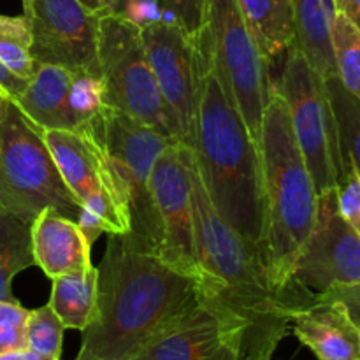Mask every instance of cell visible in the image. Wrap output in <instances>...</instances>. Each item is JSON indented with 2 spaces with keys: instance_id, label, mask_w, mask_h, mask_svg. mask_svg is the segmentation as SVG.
I'll return each mask as SVG.
<instances>
[{
  "instance_id": "obj_1",
  "label": "cell",
  "mask_w": 360,
  "mask_h": 360,
  "mask_svg": "<svg viewBox=\"0 0 360 360\" xmlns=\"http://www.w3.org/2000/svg\"><path fill=\"white\" fill-rule=\"evenodd\" d=\"M97 271V306L81 347L98 360H130L200 302L195 278L127 234L108 236Z\"/></svg>"
},
{
  "instance_id": "obj_2",
  "label": "cell",
  "mask_w": 360,
  "mask_h": 360,
  "mask_svg": "<svg viewBox=\"0 0 360 360\" xmlns=\"http://www.w3.org/2000/svg\"><path fill=\"white\" fill-rule=\"evenodd\" d=\"M193 42L199 65V91L188 148L214 210L262 252L264 178L260 150L221 83L204 27H200Z\"/></svg>"
},
{
  "instance_id": "obj_3",
  "label": "cell",
  "mask_w": 360,
  "mask_h": 360,
  "mask_svg": "<svg viewBox=\"0 0 360 360\" xmlns=\"http://www.w3.org/2000/svg\"><path fill=\"white\" fill-rule=\"evenodd\" d=\"M190 172L200 301L250 327L290 329L292 313L309 304L315 294L302 285L280 290L271 280L259 246L243 238L214 210L193 153Z\"/></svg>"
},
{
  "instance_id": "obj_4",
  "label": "cell",
  "mask_w": 360,
  "mask_h": 360,
  "mask_svg": "<svg viewBox=\"0 0 360 360\" xmlns=\"http://www.w3.org/2000/svg\"><path fill=\"white\" fill-rule=\"evenodd\" d=\"M264 178L262 253L280 290L295 287L292 269L315 225L319 192L292 129L287 102L271 88L260 143Z\"/></svg>"
},
{
  "instance_id": "obj_5",
  "label": "cell",
  "mask_w": 360,
  "mask_h": 360,
  "mask_svg": "<svg viewBox=\"0 0 360 360\" xmlns=\"http://www.w3.org/2000/svg\"><path fill=\"white\" fill-rule=\"evenodd\" d=\"M0 204L28 224L46 207L74 221L83 211L39 129L14 102L0 122Z\"/></svg>"
},
{
  "instance_id": "obj_6",
  "label": "cell",
  "mask_w": 360,
  "mask_h": 360,
  "mask_svg": "<svg viewBox=\"0 0 360 360\" xmlns=\"http://www.w3.org/2000/svg\"><path fill=\"white\" fill-rule=\"evenodd\" d=\"M97 62L109 108L183 143L178 122L162 97L146 58L139 25L118 14H101Z\"/></svg>"
},
{
  "instance_id": "obj_7",
  "label": "cell",
  "mask_w": 360,
  "mask_h": 360,
  "mask_svg": "<svg viewBox=\"0 0 360 360\" xmlns=\"http://www.w3.org/2000/svg\"><path fill=\"white\" fill-rule=\"evenodd\" d=\"M104 118V115H102ZM83 130L39 129L63 181L105 234H129L130 199L102 141L104 123Z\"/></svg>"
},
{
  "instance_id": "obj_8",
  "label": "cell",
  "mask_w": 360,
  "mask_h": 360,
  "mask_svg": "<svg viewBox=\"0 0 360 360\" xmlns=\"http://www.w3.org/2000/svg\"><path fill=\"white\" fill-rule=\"evenodd\" d=\"M202 27L210 39L221 83L260 150L264 112L273 88L271 63L264 56L236 0H204Z\"/></svg>"
},
{
  "instance_id": "obj_9",
  "label": "cell",
  "mask_w": 360,
  "mask_h": 360,
  "mask_svg": "<svg viewBox=\"0 0 360 360\" xmlns=\"http://www.w3.org/2000/svg\"><path fill=\"white\" fill-rule=\"evenodd\" d=\"M276 88L287 102L295 141L316 192L320 195L334 190L343 162L336 118L327 95L326 81L313 70L294 44L285 53L283 74L280 86Z\"/></svg>"
},
{
  "instance_id": "obj_10",
  "label": "cell",
  "mask_w": 360,
  "mask_h": 360,
  "mask_svg": "<svg viewBox=\"0 0 360 360\" xmlns=\"http://www.w3.org/2000/svg\"><path fill=\"white\" fill-rule=\"evenodd\" d=\"M102 141L129 190L132 241L144 248L160 250V225L150 192V176L162 151L178 141L137 122L115 108H105Z\"/></svg>"
},
{
  "instance_id": "obj_11",
  "label": "cell",
  "mask_w": 360,
  "mask_h": 360,
  "mask_svg": "<svg viewBox=\"0 0 360 360\" xmlns=\"http://www.w3.org/2000/svg\"><path fill=\"white\" fill-rule=\"evenodd\" d=\"M37 65L98 70V18L81 0H21Z\"/></svg>"
},
{
  "instance_id": "obj_12",
  "label": "cell",
  "mask_w": 360,
  "mask_h": 360,
  "mask_svg": "<svg viewBox=\"0 0 360 360\" xmlns=\"http://www.w3.org/2000/svg\"><path fill=\"white\" fill-rule=\"evenodd\" d=\"M190 162L192 150L186 144L174 143L165 148L151 171L150 192L160 225L158 255L197 280Z\"/></svg>"
},
{
  "instance_id": "obj_13",
  "label": "cell",
  "mask_w": 360,
  "mask_h": 360,
  "mask_svg": "<svg viewBox=\"0 0 360 360\" xmlns=\"http://www.w3.org/2000/svg\"><path fill=\"white\" fill-rule=\"evenodd\" d=\"M292 281L313 294L360 281V238L341 217L336 188L319 195L315 225L295 260Z\"/></svg>"
},
{
  "instance_id": "obj_14",
  "label": "cell",
  "mask_w": 360,
  "mask_h": 360,
  "mask_svg": "<svg viewBox=\"0 0 360 360\" xmlns=\"http://www.w3.org/2000/svg\"><path fill=\"white\" fill-rule=\"evenodd\" d=\"M139 28L146 58L162 97L178 122L183 144L188 146L199 91L195 42L171 18H160Z\"/></svg>"
},
{
  "instance_id": "obj_15",
  "label": "cell",
  "mask_w": 360,
  "mask_h": 360,
  "mask_svg": "<svg viewBox=\"0 0 360 360\" xmlns=\"http://www.w3.org/2000/svg\"><path fill=\"white\" fill-rule=\"evenodd\" d=\"M246 326L200 301L130 360H239Z\"/></svg>"
},
{
  "instance_id": "obj_16",
  "label": "cell",
  "mask_w": 360,
  "mask_h": 360,
  "mask_svg": "<svg viewBox=\"0 0 360 360\" xmlns=\"http://www.w3.org/2000/svg\"><path fill=\"white\" fill-rule=\"evenodd\" d=\"M290 329L316 360H360V326L340 301L315 294L292 313Z\"/></svg>"
},
{
  "instance_id": "obj_17",
  "label": "cell",
  "mask_w": 360,
  "mask_h": 360,
  "mask_svg": "<svg viewBox=\"0 0 360 360\" xmlns=\"http://www.w3.org/2000/svg\"><path fill=\"white\" fill-rule=\"evenodd\" d=\"M32 250L35 266L49 280L90 269L91 245L84 238L79 224L46 207L32 221Z\"/></svg>"
},
{
  "instance_id": "obj_18",
  "label": "cell",
  "mask_w": 360,
  "mask_h": 360,
  "mask_svg": "<svg viewBox=\"0 0 360 360\" xmlns=\"http://www.w3.org/2000/svg\"><path fill=\"white\" fill-rule=\"evenodd\" d=\"M74 69L62 65H37L27 88L14 104L37 129L74 130L70 88Z\"/></svg>"
},
{
  "instance_id": "obj_19",
  "label": "cell",
  "mask_w": 360,
  "mask_h": 360,
  "mask_svg": "<svg viewBox=\"0 0 360 360\" xmlns=\"http://www.w3.org/2000/svg\"><path fill=\"white\" fill-rule=\"evenodd\" d=\"M294 6V42L309 65L322 79L338 76L334 62L333 0H292Z\"/></svg>"
},
{
  "instance_id": "obj_20",
  "label": "cell",
  "mask_w": 360,
  "mask_h": 360,
  "mask_svg": "<svg viewBox=\"0 0 360 360\" xmlns=\"http://www.w3.org/2000/svg\"><path fill=\"white\" fill-rule=\"evenodd\" d=\"M269 63L287 53L294 42L292 0H236Z\"/></svg>"
},
{
  "instance_id": "obj_21",
  "label": "cell",
  "mask_w": 360,
  "mask_h": 360,
  "mask_svg": "<svg viewBox=\"0 0 360 360\" xmlns=\"http://www.w3.org/2000/svg\"><path fill=\"white\" fill-rule=\"evenodd\" d=\"M97 267L63 274L51 280L49 302L65 329L83 333L94 320L97 306Z\"/></svg>"
},
{
  "instance_id": "obj_22",
  "label": "cell",
  "mask_w": 360,
  "mask_h": 360,
  "mask_svg": "<svg viewBox=\"0 0 360 360\" xmlns=\"http://www.w3.org/2000/svg\"><path fill=\"white\" fill-rule=\"evenodd\" d=\"M35 266L32 224L21 220L0 204V301H14L13 280Z\"/></svg>"
},
{
  "instance_id": "obj_23",
  "label": "cell",
  "mask_w": 360,
  "mask_h": 360,
  "mask_svg": "<svg viewBox=\"0 0 360 360\" xmlns=\"http://www.w3.org/2000/svg\"><path fill=\"white\" fill-rule=\"evenodd\" d=\"M323 81L336 118L341 155L350 160L360 176V102L343 86L338 76Z\"/></svg>"
},
{
  "instance_id": "obj_24",
  "label": "cell",
  "mask_w": 360,
  "mask_h": 360,
  "mask_svg": "<svg viewBox=\"0 0 360 360\" xmlns=\"http://www.w3.org/2000/svg\"><path fill=\"white\" fill-rule=\"evenodd\" d=\"M330 39H333L338 77L360 102V30L336 11L333 18Z\"/></svg>"
},
{
  "instance_id": "obj_25",
  "label": "cell",
  "mask_w": 360,
  "mask_h": 360,
  "mask_svg": "<svg viewBox=\"0 0 360 360\" xmlns=\"http://www.w3.org/2000/svg\"><path fill=\"white\" fill-rule=\"evenodd\" d=\"M32 35L23 16L0 14V62L16 76L30 81L37 63L30 55Z\"/></svg>"
},
{
  "instance_id": "obj_26",
  "label": "cell",
  "mask_w": 360,
  "mask_h": 360,
  "mask_svg": "<svg viewBox=\"0 0 360 360\" xmlns=\"http://www.w3.org/2000/svg\"><path fill=\"white\" fill-rule=\"evenodd\" d=\"M62 320L49 304L32 309L27 322V348L41 355L60 359L63 345Z\"/></svg>"
},
{
  "instance_id": "obj_27",
  "label": "cell",
  "mask_w": 360,
  "mask_h": 360,
  "mask_svg": "<svg viewBox=\"0 0 360 360\" xmlns=\"http://www.w3.org/2000/svg\"><path fill=\"white\" fill-rule=\"evenodd\" d=\"M336 197L341 217L360 238V176L345 157L336 179Z\"/></svg>"
},
{
  "instance_id": "obj_28",
  "label": "cell",
  "mask_w": 360,
  "mask_h": 360,
  "mask_svg": "<svg viewBox=\"0 0 360 360\" xmlns=\"http://www.w3.org/2000/svg\"><path fill=\"white\" fill-rule=\"evenodd\" d=\"M28 315L16 299L0 301V355L27 348Z\"/></svg>"
},
{
  "instance_id": "obj_29",
  "label": "cell",
  "mask_w": 360,
  "mask_h": 360,
  "mask_svg": "<svg viewBox=\"0 0 360 360\" xmlns=\"http://www.w3.org/2000/svg\"><path fill=\"white\" fill-rule=\"evenodd\" d=\"M162 13L174 20L190 37L199 34L204 21V0H158Z\"/></svg>"
},
{
  "instance_id": "obj_30",
  "label": "cell",
  "mask_w": 360,
  "mask_h": 360,
  "mask_svg": "<svg viewBox=\"0 0 360 360\" xmlns=\"http://www.w3.org/2000/svg\"><path fill=\"white\" fill-rule=\"evenodd\" d=\"M319 295L340 301L348 309L352 319L360 326V281L352 285H334L326 292H320Z\"/></svg>"
},
{
  "instance_id": "obj_31",
  "label": "cell",
  "mask_w": 360,
  "mask_h": 360,
  "mask_svg": "<svg viewBox=\"0 0 360 360\" xmlns=\"http://www.w3.org/2000/svg\"><path fill=\"white\" fill-rule=\"evenodd\" d=\"M27 84H28L27 79L16 76L14 72H11V70L0 62V88L9 95L11 101L16 102L18 98L21 97V94L25 91V88H27Z\"/></svg>"
},
{
  "instance_id": "obj_32",
  "label": "cell",
  "mask_w": 360,
  "mask_h": 360,
  "mask_svg": "<svg viewBox=\"0 0 360 360\" xmlns=\"http://www.w3.org/2000/svg\"><path fill=\"white\" fill-rule=\"evenodd\" d=\"M334 11L343 14L352 25L360 30V0H333Z\"/></svg>"
},
{
  "instance_id": "obj_33",
  "label": "cell",
  "mask_w": 360,
  "mask_h": 360,
  "mask_svg": "<svg viewBox=\"0 0 360 360\" xmlns=\"http://www.w3.org/2000/svg\"><path fill=\"white\" fill-rule=\"evenodd\" d=\"M0 360H60V359L48 357V355H41L37 354V352L23 348V350H14V352H9V354L0 355Z\"/></svg>"
},
{
  "instance_id": "obj_34",
  "label": "cell",
  "mask_w": 360,
  "mask_h": 360,
  "mask_svg": "<svg viewBox=\"0 0 360 360\" xmlns=\"http://www.w3.org/2000/svg\"><path fill=\"white\" fill-rule=\"evenodd\" d=\"M137 2H144V0H108L109 4V13L118 14V16H127L130 7Z\"/></svg>"
},
{
  "instance_id": "obj_35",
  "label": "cell",
  "mask_w": 360,
  "mask_h": 360,
  "mask_svg": "<svg viewBox=\"0 0 360 360\" xmlns=\"http://www.w3.org/2000/svg\"><path fill=\"white\" fill-rule=\"evenodd\" d=\"M84 7L91 11V13H97V14H105L109 13V4L108 0H81Z\"/></svg>"
},
{
  "instance_id": "obj_36",
  "label": "cell",
  "mask_w": 360,
  "mask_h": 360,
  "mask_svg": "<svg viewBox=\"0 0 360 360\" xmlns=\"http://www.w3.org/2000/svg\"><path fill=\"white\" fill-rule=\"evenodd\" d=\"M11 104H13L11 97L6 94V91L2 90V88H0V122L6 118V115H7V111H9Z\"/></svg>"
},
{
  "instance_id": "obj_37",
  "label": "cell",
  "mask_w": 360,
  "mask_h": 360,
  "mask_svg": "<svg viewBox=\"0 0 360 360\" xmlns=\"http://www.w3.org/2000/svg\"><path fill=\"white\" fill-rule=\"evenodd\" d=\"M76 360H98V359L95 357V355L91 354V352H88L86 348L81 347V350H79V354H77Z\"/></svg>"
}]
</instances>
